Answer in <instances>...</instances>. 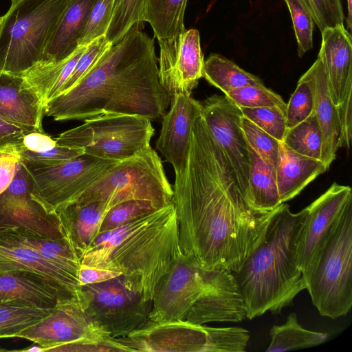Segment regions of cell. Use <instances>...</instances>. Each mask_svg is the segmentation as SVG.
<instances>
[{"mask_svg":"<svg viewBox=\"0 0 352 352\" xmlns=\"http://www.w3.org/2000/svg\"><path fill=\"white\" fill-rule=\"evenodd\" d=\"M327 170L321 160L300 155L281 142L275 168L281 204L294 198L310 182Z\"/></svg>","mask_w":352,"mask_h":352,"instance_id":"cell-24","label":"cell"},{"mask_svg":"<svg viewBox=\"0 0 352 352\" xmlns=\"http://www.w3.org/2000/svg\"><path fill=\"white\" fill-rule=\"evenodd\" d=\"M173 197V188L162 160L150 146L119 161L73 202L101 201L110 210L123 201L148 200L163 208L172 201Z\"/></svg>","mask_w":352,"mask_h":352,"instance_id":"cell-7","label":"cell"},{"mask_svg":"<svg viewBox=\"0 0 352 352\" xmlns=\"http://www.w3.org/2000/svg\"><path fill=\"white\" fill-rule=\"evenodd\" d=\"M153 134L147 118L107 113L86 119L54 140L58 145L81 148L92 156L122 161L149 147Z\"/></svg>","mask_w":352,"mask_h":352,"instance_id":"cell-9","label":"cell"},{"mask_svg":"<svg viewBox=\"0 0 352 352\" xmlns=\"http://www.w3.org/2000/svg\"><path fill=\"white\" fill-rule=\"evenodd\" d=\"M318 56L323 64L329 91L338 111L342 147L349 148L352 138V37L343 25L321 32Z\"/></svg>","mask_w":352,"mask_h":352,"instance_id":"cell-14","label":"cell"},{"mask_svg":"<svg viewBox=\"0 0 352 352\" xmlns=\"http://www.w3.org/2000/svg\"><path fill=\"white\" fill-rule=\"evenodd\" d=\"M86 46H78L71 55L58 63L38 64L23 75L41 97L45 105L57 96Z\"/></svg>","mask_w":352,"mask_h":352,"instance_id":"cell-27","label":"cell"},{"mask_svg":"<svg viewBox=\"0 0 352 352\" xmlns=\"http://www.w3.org/2000/svg\"><path fill=\"white\" fill-rule=\"evenodd\" d=\"M109 210L101 201L71 203L57 211L64 231L80 258L100 234L102 222Z\"/></svg>","mask_w":352,"mask_h":352,"instance_id":"cell-25","label":"cell"},{"mask_svg":"<svg viewBox=\"0 0 352 352\" xmlns=\"http://www.w3.org/2000/svg\"><path fill=\"white\" fill-rule=\"evenodd\" d=\"M118 340L131 351L244 352L250 333L238 327H212L187 320H150Z\"/></svg>","mask_w":352,"mask_h":352,"instance_id":"cell-8","label":"cell"},{"mask_svg":"<svg viewBox=\"0 0 352 352\" xmlns=\"http://www.w3.org/2000/svg\"><path fill=\"white\" fill-rule=\"evenodd\" d=\"M95 1L69 0L38 64L58 63L76 50Z\"/></svg>","mask_w":352,"mask_h":352,"instance_id":"cell-23","label":"cell"},{"mask_svg":"<svg viewBox=\"0 0 352 352\" xmlns=\"http://www.w3.org/2000/svg\"><path fill=\"white\" fill-rule=\"evenodd\" d=\"M320 32L327 28L343 25L341 0H300Z\"/></svg>","mask_w":352,"mask_h":352,"instance_id":"cell-43","label":"cell"},{"mask_svg":"<svg viewBox=\"0 0 352 352\" xmlns=\"http://www.w3.org/2000/svg\"><path fill=\"white\" fill-rule=\"evenodd\" d=\"M24 270L47 277L78 297V270L49 260L30 247L0 233V272Z\"/></svg>","mask_w":352,"mask_h":352,"instance_id":"cell-22","label":"cell"},{"mask_svg":"<svg viewBox=\"0 0 352 352\" xmlns=\"http://www.w3.org/2000/svg\"><path fill=\"white\" fill-rule=\"evenodd\" d=\"M322 316L336 319L352 307V199L332 224L316 258L307 288Z\"/></svg>","mask_w":352,"mask_h":352,"instance_id":"cell-6","label":"cell"},{"mask_svg":"<svg viewBox=\"0 0 352 352\" xmlns=\"http://www.w3.org/2000/svg\"><path fill=\"white\" fill-rule=\"evenodd\" d=\"M201 116L226 154L245 198L250 170V146L245 137L240 107L227 96L212 95L201 102Z\"/></svg>","mask_w":352,"mask_h":352,"instance_id":"cell-15","label":"cell"},{"mask_svg":"<svg viewBox=\"0 0 352 352\" xmlns=\"http://www.w3.org/2000/svg\"><path fill=\"white\" fill-rule=\"evenodd\" d=\"M292 20L298 54L302 57L313 47L314 20L300 0H284Z\"/></svg>","mask_w":352,"mask_h":352,"instance_id":"cell-41","label":"cell"},{"mask_svg":"<svg viewBox=\"0 0 352 352\" xmlns=\"http://www.w3.org/2000/svg\"><path fill=\"white\" fill-rule=\"evenodd\" d=\"M145 0H116L106 38L112 44L118 41L135 23L144 21Z\"/></svg>","mask_w":352,"mask_h":352,"instance_id":"cell-34","label":"cell"},{"mask_svg":"<svg viewBox=\"0 0 352 352\" xmlns=\"http://www.w3.org/2000/svg\"><path fill=\"white\" fill-rule=\"evenodd\" d=\"M314 111V98L306 80L300 78L294 92L286 104L287 129L297 125Z\"/></svg>","mask_w":352,"mask_h":352,"instance_id":"cell-42","label":"cell"},{"mask_svg":"<svg viewBox=\"0 0 352 352\" xmlns=\"http://www.w3.org/2000/svg\"><path fill=\"white\" fill-rule=\"evenodd\" d=\"M78 302L89 318L113 338H123L150 321L151 301L129 287L124 276L82 285Z\"/></svg>","mask_w":352,"mask_h":352,"instance_id":"cell-11","label":"cell"},{"mask_svg":"<svg viewBox=\"0 0 352 352\" xmlns=\"http://www.w3.org/2000/svg\"><path fill=\"white\" fill-rule=\"evenodd\" d=\"M17 337L43 346L44 351H131L118 338L97 327L77 300L60 302L47 316Z\"/></svg>","mask_w":352,"mask_h":352,"instance_id":"cell-10","label":"cell"},{"mask_svg":"<svg viewBox=\"0 0 352 352\" xmlns=\"http://www.w3.org/2000/svg\"><path fill=\"white\" fill-rule=\"evenodd\" d=\"M134 24L72 89L49 100L45 113L56 121L107 113L162 118L170 98L159 79L154 39Z\"/></svg>","mask_w":352,"mask_h":352,"instance_id":"cell-2","label":"cell"},{"mask_svg":"<svg viewBox=\"0 0 352 352\" xmlns=\"http://www.w3.org/2000/svg\"><path fill=\"white\" fill-rule=\"evenodd\" d=\"M162 208L148 200H129L112 207L104 217L100 234L144 217Z\"/></svg>","mask_w":352,"mask_h":352,"instance_id":"cell-35","label":"cell"},{"mask_svg":"<svg viewBox=\"0 0 352 352\" xmlns=\"http://www.w3.org/2000/svg\"><path fill=\"white\" fill-rule=\"evenodd\" d=\"M172 201L181 252L199 267L237 272L265 234L272 212L252 208L201 113Z\"/></svg>","mask_w":352,"mask_h":352,"instance_id":"cell-1","label":"cell"},{"mask_svg":"<svg viewBox=\"0 0 352 352\" xmlns=\"http://www.w3.org/2000/svg\"><path fill=\"white\" fill-rule=\"evenodd\" d=\"M239 107L257 108L276 107L286 109L282 97L263 85H250L224 94Z\"/></svg>","mask_w":352,"mask_h":352,"instance_id":"cell-36","label":"cell"},{"mask_svg":"<svg viewBox=\"0 0 352 352\" xmlns=\"http://www.w3.org/2000/svg\"><path fill=\"white\" fill-rule=\"evenodd\" d=\"M181 253L173 201L153 213L99 234L80 263L121 273L151 301L157 283Z\"/></svg>","mask_w":352,"mask_h":352,"instance_id":"cell-3","label":"cell"},{"mask_svg":"<svg viewBox=\"0 0 352 352\" xmlns=\"http://www.w3.org/2000/svg\"><path fill=\"white\" fill-rule=\"evenodd\" d=\"M240 109L244 117L279 142H283L287 131L285 110L276 107Z\"/></svg>","mask_w":352,"mask_h":352,"instance_id":"cell-38","label":"cell"},{"mask_svg":"<svg viewBox=\"0 0 352 352\" xmlns=\"http://www.w3.org/2000/svg\"><path fill=\"white\" fill-rule=\"evenodd\" d=\"M33 189L30 173L18 164L12 180L0 194V232L20 228L52 239L67 236L58 214L49 212L36 199Z\"/></svg>","mask_w":352,"mask_h":352,"instance_id":"cell-13","label":"cell"},{"mask_svg":"<svg viewBox=\"0 0 352 352\" xmlns=\"http://www.w3.org/2000/svg\"><path fill=\"white\" fill-rule=\"evenodd\" d=\"M45 103L23 76L0 71V117L28 132L44 131Z\"/></svg>","mask_w":352,"mask_h":352,"instance_id":"cell-20","label":"cell"},{"mask_svg":"<svg viewBox=\"0 0 352 352\" xmlns=\"http://www.w3.org/2000/svg\"><path fill=\"white\" fill-rule=\"evenodd\" d=\"M84 153L85 151L81 148L56 144L52 148L43 152H34L22 147L15 155L21 160L38 164L50 165L72 160Z\"/></svg>","mask_w":352,"mask_h":352,"instance_id":"cell-44","label":"cell"},{"mask_svg":"<svg viewBox=\"0 0 352 352\" xmlns=\"http://www.w3.org/2000/svg\"><path fill=\"white\" fill-rule=\"evenodd\" d=\"M10 1H11L12 3L15 2L16 0H10Z\"/></svg>","mask_w":352,"mask_h":352,"instance_id":"cell-51","label":"cell"},{"mask_svg":"<svg viewBox=\"0 0 352 352\" xmlns=\"http://www.w3.org/2000/svg\"><path fill=\"white\" fill-rule=\"evenodd\" d=\"M271 342L267 352L287 351L305 349L324 342L328 334L303 328L295 313L290 314L282 324L274 325L270 331Z\"/></svg>","mask_w":352,"mask_h":352,"instance_id":"cell-31","label":"cell"},{"mask_svg":"<svg viewBox=\"0 0 352 352\" xmlns=\"http://www.w3.org/2000/svg\"><path fill=\"white\" fill-rule=\"evenodd\" d=\"M202 77L224 94L250 85H263V81L224 56L211 54L204 60Z\"/></svg>","mask_w":352,"mask_h":352,"instance_id":"cell-30","label":"cell"},{"mask_svg":"<svg viewBox=\"0 0 352 352\" xmlns=\"http://www.w3.org/2000/svg\"><path fill=\"white\" fill-rule=\"evenodd\" d=\"M346 3L348 11L347 17L346 19V28L351 33L352 31V0H346Z\"/></svg>","mask_w":352,"mask_h":352,"instance_id":"cell-49","label":"cell"},{"mask_svg":"<svg viewBox=\"0 0 352 352\" xmlns=\"http://www.w3.org/2000/svg\"><path fill=\"white\" fill-rule=\"evenodd\" d=\"M187 0H145L144 21L149 23L157 40L176 35L185 28Z\"/></svg>","mask_w":352,"mask_h":352,"instance_id":"cell-29","label":"cell"},{"mask_svg":"<svg viewBox=\"0 0 352 352\" xmlns=\"http://www.w3.org/2000/svg\"><path fill=\"white\" fill-rule=\"evenodd\" d=\"M0 233L30 247L49 260L79 270L80 258L67 236L52 239L41 237L20 228H12Z\"/></svg>","mask_w":352,"mask_h":352,"instance_id":"cell-28","label":"cell"},{"mask_svg":"<svg viewBox=\"0 0 352 352\" xmlns=\"http://www.w3.org/2000/svg\"><path fill=\"white\" fill-rule=\"evenodd\" d=\"M351 199V187L333 183L307 207V214L296 245L297 264L306 283L332 224L344 204Z\"/></svg>","mask_w":352,"mask_h":352,"instance_id":"cell-17","label":"cell"},{"mask_svg":"<svg viewBox=\"0 0 352 352\" xmlns=\"http://www.w3.org/2000/svg\"><path fill=\"white\" fill-rule=\"evenodd\" d=\"M250 162L245 199L256 210L271 212L281 204L275 168L265 163L250 146Z\"/></svg>","mask_w":352,"mask_h":352,"instance_id":"cell-26","label":"cell"},{"mask_svg":"<svg viewBox=\"0 0 352 352\" xmlns=\"http://www.w3.org/2000/svg\"><path fill=\"white\" fill-rule=\"evenodd\" d=\"M241 126L249 146L265 163L275 168L281 142L244 116L241 119Z\"/></svg>","mask_w":352,"mask_h":352,"instance_id":"cell-37","label":"cell"},{"mask_svg":"<svg viewBox=\"0 0 352 352\" xmlns=\"http://www.w3.org/2000/svg\"><path fill=\"white\" fill-rule=\"evenodd\" d=\"M111 45L112 43L106 38V35L98 37L87 45L72 74L60 88L57 96L67 92L78 83L94 67Z\"/></svg>","mask_w":352,"mask_h":352,"instance_id":"cell-40","label":"cell"},{"mask_svg":"<svg viewBox=\"0 0 352 352\" xmlns=\"http://www.w3.org/2000/svg\"><path fill=\"white\" fill-rule=\"evenodd\" d=\"M69 0H16L0 18V71L23 76L38 64Z\"/></svg>","mask_w":352,"mask_h":352,"instance_id":"cell-5","label":"cell"},{"mask_svg":"<svg viewBox=\"0 0 352 352\" xmlns=\"http://www.w3.org/2000/svg\"><path fill=\"white\" fill-rule=\"evenodd\" d=\"M56 140L44 131H32L24 135L23 148L34 152H43L56 145Z\"/></svg>","mask_w":352,"mask_h":352,"instance_id":"cell-47","label":"cell"},{"mask_svg":"<svg viewBox=\"0 0 352 352\" xmlns=\"http://www.w3.org/2000/svg\"><path fill=\"white\" fill-rule=\"evenodd\" d=\"M28 133L0 117V153L15 154L23 147V138Z\"/></svg>","mask_w":352,"mask_h":352,"instance_id":"cell-45","label":"cell"},{"mask_svg":"<svg viewBox=\"0 0 352 352\" xmlns=\"http://www.w3.org/2000/svg\"><path fill=\"white\" fill-rule=\"evenodd\" d=\"M170 103L169 111L162 116L155 146L177 174L186 168L193 125L201 107L200 102L184 94L174 95Z\"/></svg>","mask_w":352,"mask_h":352,"instance_id":"cell-18","label":"cell"},{"mask_svg":"<svg viewBox=\"0 0 352 352\" xmlns=\"http://www.w3.org/2000/svg\"><path fill=\"white\" fill-rule=\"evenodd\" d=\"M78 297L61 284L24 270L0 272V302L16 301L41 308H54Z\"/></svg>","mask_w":352,"mask_h":352,"instance_id":"cell-19","label":"cell"},{"mask_svg":"<svg viewBox=\"0 0 352 352\" xmlns=\"http://www.w3.org/2000/svg\"><path fill=\"white\" fill-rule=\"evenodd\" d=\"M18 161V156L14 153H0V194L12 180Z\"/></svg>","mask_w":352,"mask_h":352,"instance_id":"cell-48","label":"cell"},{"mask_svg":"<svg viewBox=\"0 0 352 352\" xmlns=\"http://www.w3.org/2000/svg\"><path fill=\"white\" fill-rule=\"evenodd\" d=\"M115 1H95L78 40V46L87 45L98 37L106 35L111 21Z\"/></svg>","mask_w":352,"mask_h":352,"instance_id":"cell-39","label":"cell"},{"mask_svg":"<svg viewBox=\"0 0 352 352\" xmlns=\"http://www.w3.org/2000/svg\"><path fill=\"white\" fill-rule=\"evenodd\" d=\"M19 160L33 179L32 196L50 212H56L74 201L119 162L86 153L50 165Z\"/></svg>","mask_w":352,"mask_h":352,"instance_id":"cell-12","label":"cell"},{"mask_svg":"<svg viewBox=\"0 0 352 352\" xmlns=\"http://www.w3.org/2000/svg\"><path fill=\"white\" fill-rule=\"evenodd\" d=\"M310 87L314 98V111L322 134L321 161L328 170L342 147L341 124L338 111L331 100L321 59L318 57L301 76Z\"/></svg>","mask_w":352,"mask_h":352,"instance_id":"cell-21","label":"cell"},{"mask_svg":"<svg viewBox=\"0 0 352 352\" xmlns=\"http://www.w3.org/2000/svg\"><path fill=\"white\" fill-rule=\"evenodd\" d=\"M122 274L80 263L78 270V280L80 286L107 281L120 276Z\"/></svg>","mask_w":352,"mask_h":352,"instance_id":"cell-46","label":"cell"},{"mask_svg":"<svg viewBox=\"0 0 352 352\" xmlns=\"http://www.w3.org/2000/svg\"><path fill=\"white\" fill-rule=\"evenodd\" d=\"M16 351H25V352H44V348L38 344L31 346L29 348H25L21 350H15Z\"/></svg>","mask_w":352,"mask_h":352,"instance_id":"cell-50","label":"cell"},{"mask_svg":"<svg viewBox=\"0 0 352 352\" xmlns=\"http://www.w3.org/2000/svg\"><path fill=\"white\" fill-rule=\"evenodd\" d=\"M283 142L300 155L321 160L322 134L314 111L297 125L287 129Z\"/></svg>","mask_w":352,"mask_h":352,"instance_id":"cell-33","label":"cell"},{"mask_svg":"<svg viewBox=\"0 0 352 352\" xmlns=\"http://www.w3.org/2000/svg\"><path fill=\"white\" fill-rule=\"evenodd\" d=\"M159 79L171 98L175 94L191 96L202 78L204 63L199 32L183 29L176 35L158 40Z\"/></svg>","mask_w":352,"mask_h":352,"instance_id":"cell-16","label":"cell"},{"mask_svg":"<svg viewBox=\"0 0 352 352\" xmlns=\"http://www.w3.org/2000/svg\"><path fill=\"white\" fill-rule=\"evenodd\" d=\"M307 208L297 213L281 204L271 214L261 243L232 274L252 320L267 311L279 314L306 289L307 283L296 260L298 234Z\"/></svg>","mask_w":352,"mask_h":352,"instance_id":"cell-4","label":"cell"},{"mask_svg":"<svg viewBox=\"0 0 352 352\" xmlns=\"http://www.w3.org/2000/svg\"><path fill=\"white\" fill-rule=\"evenodd\" d=\"M54 308H41L16 301L0 302V338L17 337L47 316Z\"/></svg>","mask_w":352,"mask_h":352,"instance_id":"cell-32","label":"cell"}]
</instances>
